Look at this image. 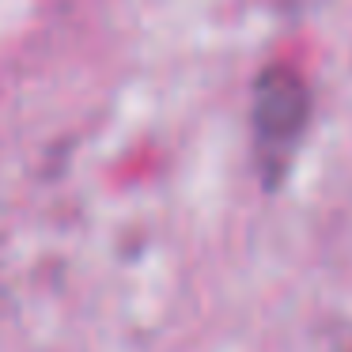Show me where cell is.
<instances>
[{"label":"cell","instance_id":"6da1fadb","mask_svg":"<svg viewBox=\"0 0 352 352\" xmlns=\"http://www.w3.org/2000/svg\"><path fill=\"white\" fill-rule=\"evenodd\" d=\"M307 87L292 69H269L254 91V137H258L261 170L269 182L288 170L296 144L307 129Z\"/></svg>","mask_w":352,"mask_h":352}]
</instances>
